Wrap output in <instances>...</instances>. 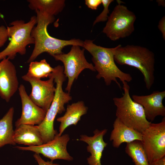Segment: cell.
Returning <instances> with one entry per match:
<instances>
[{
  "label": "cell",
  "mask_w": 165,
  "mask_h": 165,
  "mask_svg": "<svg viewBox=\"0 0 165 165\" xmlns=\"http://www.w3.org/2000/svg\"><path fill=\"white\" fill-rule=\"evenodd\" d=\"M36 13L37 23L32 30L31 35L35 40V46L32 53L27 61H34L42 53L46 52L53 56L63 53L62 50L66 46L76 45L83 47V41L78 39L62 40L52 37L47 31L48 25L54 20V17L45 15L38 10Z\"/></svg>",
  "instance_id": "6da1fadb"
},
{
  "label": "cell",
  "mask_w": 165,
  "mask_h": 165,
  "mask_svg": "<svg viewBox=\"0 0 165 165\" xmlns=\"http://www.w3.org/2000/svg\"><path fill=\"white\" fill-rule=\"evenodd\" d=\"M82 47L92 56L94 68L98 72L96 78L98 79L103 78L106 85L109 86L112 81H114L121 89V86L117 78L122 82H130L132 80L130 74L123 72L116 64L114 59L116 47H104L96 45L93 40L86 39L83 41Z\"/></svg>",
  "instance_id": "7a4b0ae2"
},
{
  "label": "cell",
  "mask_w": 165,
  "mask_h": 165,
  "mask_svg": "<svg viewBox=\"0 0 165 165\" xmlns=\"http://www.w3.org/2000/svg\"><path fill=\"white\" fill-rule=\"evenodd\" d=\"M114 59L120 65L131 66L140 70L144 76L146 89H150L155 80V57L152 52L139 46L119 45L116 46Z\"/></svg>",
  "instance_id": "3957f363"
},
{
  "label": "cell",
  "mask_w": 165,
  "mask_h": 165,
  "mask_svg": "<svg viewBox=\"0 0 165 165\" xmlns=\"http://www.w3.org/2000/svg\"><path fill=\"white\" fill-rule=\"evenodd\" d=\"M54 68L52 73L56 84L54 97L44 120L38 125L43 144L53 140L58 134L54 128L55 118L57 114L65 111L64 105L72 99L69 93L65 92L62 89L63 82L66 78L63 73V66L58 65Z\"/></svg>",
  "instance_id": "277c9868"
},
{
  "label": "cell",
  "mask_w": 165,
  "mask_h": 165,
  "mask_svg": "<svg viewBox=\"0 0 165 165\" xmlns=\"http://www.w3.org/2000/svg\"><path fill=\"white\" fill-rule=\"evenodd\" d=\"M122 83L124 90L123 96L113 99L116 108V118L126 126L141 133L151 122L146 119L142 106L131 98L127 82Z\"/></svg>",
  "instance_id": "5b68a950"
},
{
  "label": "cell",
  "mask_w": 165,
  "mask_h": 165,
  "mask_svg": "<svg viewBox=\"0 0 165 165\" xmlns=\"http://www.w3.org/2000/svg\"><path fill=\"white\" fill-rule=\"evenodd\" d=\"M37 23L36 16H33L26 23L23 20H17L10 23V26L7 28L10 40L7 47L0 52V61L6 58L13 60L17 53L26 54L27 46L35 43L31 33Z\"/></svg>",
  "instance_id": "8992f818"
},
{
  "label": "cell",
  "mask_w": 165,
  "mask_h": 165,
  "mask_svg": "<svg viewBox=\"0 0 165 165\" xmlns=\"http://www.w3.org/2000/svg\"><path fill=\"white\" fill-rule=\"evenodd\" d=\"M136 19L133 12L125 6L119 3L108 16L102 32L113 41L126 38L134 31Z\"/></svg>",
  "instance_id": "52a82bcc"
},
{
  "label": "cell",
  "mask_w": 165,
  "mask_h": 165,
  "mask_svg": "<svg viewBox=\"0 0 165 165\" xmlns=\"http://www.w3.org/2000/svg\"><path fill=\"white\" fill-rule=\"evenodd\" d=\"M73 45L67 53H63L52 57L56 61H60L64 64L63 73L68 78V82L65 90L69 93L75 80H76L81 72L85 69L96 71L94 66L86 60L84 54V49Z\"/></svg>",
  "instance_id": "ba28073f"
},
{
  "label": "cell",
  "mask_w": 165,
  "mask_h": 165,
  "mask_svg": "<svg viewBox=\"0 0 165 165\" xmlns=\"http://www.w3.org/2000/svg\"><path fill=\"white\" fill-rule=\"evenodd\" d=\"M141 141L149 163L165 156V117L151 123L142 133Z\"/></svg>",
  "instance_id": "9c48e42d"
},
{
  "label": "cell",
  "mask_w": 165,
  "mask_h": 165,
  "mask_svg": "<svg viewBox=\"0 0 165 165\" xmlns=\"http://www.w3.org/2000/svg\"><path fill=\"white\" fill-rule=\"evenodd\" d=\"M49 79L45 81L29 76L27 74L22 78L29 82L31 86V91L29 95L31 100L37 105L46 112L54 97L56 87L54 79L52 73Z\"/></svg>",
  "instance_id": "30bf717a"
},
{
  "label": "cell",
  "mask_w": 165,
  "mask_h": 165,
  "mask_svg": "<svg viewBox=\"0 0 165 165\" xmlns=\"http://www.w3.org/2000/svg\"><path fill=\"white\" fill-rule=\"evenodd\" d=\"M70 140L69 135L64 134L59 136L57 134L50 141L38 146L21 147L16 146L19 150L29 151L43 155L53 161L57 159L72 161L73 158L68 152L67 146Z\"/></svg>",
  "instance_id": "8fae6325"
},
{
  "label": "cell",
  "mask_w": 165,
  "mask_h": 165,
  "mask_svg": "<svg viewBox=\"0 0 165 165\" xmlns=\"http://www.w3.org/2000/svg\"><path fill=\"white\" fill-rule=\"evenodd\" d=\"M18 90L22 103V111L20 117L15 123L16 127L22 124L39 125L44 120L46 112L31 100L23 84L19 86Z\"/></svg>",
  "instance_id": "7c38bea8"
},
{
  "label": "cell",
  "mask_w": 165,
  "mask_h": 165,
  "mask_svg": "<svg viewBox=\"0 0 165 165\" xmlns=\"http://www.w3.org/2000/svg\"><path fill=\"white\" fill-rule=\"evenodd\" d=\"M19 81L14 64L8 58L0 62V97L7 102L18 90Z\"/></svg>",
  "instance_id": "4fadbf2b"
},
{
  "label": "cell",
  "mask_w": 165,
  "mask_h": 165,
  "mask_svg": "<svg viewBox=\"0 0 165 165\" xmlns=\"http://www.w3.org/2000/svg\"><path fill=\"white\" fill-rule=\"evenodd\" d=\"M165 97V91H153L146 95L132 96V100L143 107L146 119L149 121H153L158 116H165V107L163 100Z\"/></svg>",
  "instance_id": "5bb4252c"
},
{
  "label": "cell",
  "mask_w": 165,
  "mask_h": 165,
  "mask_svg": "<svg viewBox=\"0 0 165 165\" xmlns=\"http://www.w3.org/2000/svg\"><path fill=\"white\" fill-rule=\"evenodd\" d=\"M107 131V129L101 130L97 129L94 131L93 136L82 135L80 138L78 139L88 145L87 150L91 154V155L87 159L89 165H101V159L103 152L108 145L104 141L103 137Z\"/></svg>",
  "instance_id": "9a60e30c"
},
{
  "label": "cell",
  "mask_w": 165,
  "mask_h": 165,
  "mask_svg": "<svg viewBox=\"0 0 165 165\" xmlns=\"http://www.w3.org/2000/svg\"><path fill=\"white\" fill-rule=\"evenodd\" d=\"M15 143L28 146H38L43 144L38 125L22 124L16 127L14 131Z\"/></svg>",
  "instance_id": "2e32d148"
},
{
  "label": "cell",
  "mask_w": 165,
  "mask_h": 165,
  "mask_svg": "<svg viewBox=\"0 0 165 165\" xmlns=\"http://www.w3.org/2000/svg\"><path fill=\"white\" fill-rule=\"evenodd\" d=\"M113 129L111 132L110 140L113 147L118 148L124 142L129 143L135 140L141 141L142 134L124 124L117 118L114 121Z\"/></svg>",
  "instance_id": "e0dca14e"
},
{
  "label": "cell",
  "mask_w": 165,
  "mask_h": 165,
  "mask_svg": "<svg viewBox=\"0 0 165 165\" xmlns=\"http://www.w3.org/2000/svg\"><path fill=\"white\" fill-rule=\"evenodd\" d=\"M87 110V107L82 101L68 105L64 114L57 119L60 123L58 135L61 136L65 130L69 126L76 125L80 120L81 117L86 114Z\"/></svg>",
  "instance_id": "ac0fdd59"
},
{
  "label": "cell",
  "mask_w": 165,
  "mask_h": 165,
  "mask_svg": "<svg viewBox=\"0 0 165 165\" xmlns=\"http://www.w3.org/2000/svg\"><path fill=\"white\" fill-rule=\"evenodd\" d=\"M28 7L47 16L54 17L65 6L64 0H28Z\"/></svg>",
  "instance_id": "d6986e66"
},
{
  "label": "cell",
  "mask_w": 165,
  "mask_h": 165,
  "mask_svg": "<svg viewBox=\"0 0 165 165\" xmlns=\"http://www.w3.org/2000/svg\"><path fill=\"white\" fill-rule=\"evenodd\" d=\"M14 113V108L11 107L0 119V148L7 144H16L13 139L14 130L13 121Z\"/></svg>",
  "instance_id": "ffe728a7"
},
{
  "label": "cell",
  "mask_w": 165,
  "mask_h": 165,
  "mask_svg": "<svg viewBox=\"0 0 165 165\" xmlns=\"http://www.w3.org/2000/svg\"><path fill=\"white\" fill-rule=\"evenodd\" d=\"M125 151L135 165H149L141 141L135 140L127 143Z\"/></svg>",
  "instance_id": "44dd1931"
},
{
  "label": "cell",
  "mask_w": 165,
  "mask_h": 165,
  "mask_svg": "<svg viewBox=\"0 0 165 165\" xmlns=\"http://www.w3.org/2000/svg\"><path fill=\"white\" fill-rule=\"evenodd\" d=\"M54 69L46 60L43 59L39 61H33L30 63L27 74L31 77L41 79L49 77Z\"/></svg>",
  "instance_id": "7402d4cb"
},
{
  "label": "cell",
  "mask_w": 165,
  "mask_h": 165,
  "mask_svg": "<svg viewBox=\"0 0 165 165\" xmlns=\"http://www.w3.org/2000/svg\"><path fill=\"white\" fill-rule=\"evenodd\" d=\"M103 6V9L101 13L96 18L93 23V26L97 23L107 21L109 13V6L110 4L114 1L113 0H101Z\"/></svg>",
  "instance_id": "603a6c76"
},
{
  "label": "cell",
  "mask_w": 165,
  "mask_h": 165,
  "mask_svg": "<svg viewBox=\"0 0 165 165\" xmlns=\"http://www.w3.org/2000/svg\"><path fill=\"white\" fill-rule=\"evenodd\" d=\"M8 38L7 28L4 25H0V48L4 45Z\"/></svg>",
  "instance_id": "cb8c5ba5"
},
{
  "label": "cell",
  "mask_w": 165,
  "mask_h": 165,
  "mask_svg": "<svg viewBox=\"0 0 165 165\" xmlns=\"http://www.w3.org/2000/svg\"><path fill=\"white\" fill-rule=\"evenodd\" d=\"M33 157L38 165H59L58 163H53V161H45L39 154L35 153L33 155Z\"/></svg>",
  "instance_id": "d4e9b609"
},
{
  "label": "cell",
  "mask_w": 165,
  "mask_h": 165,
  "mask_svg": "<svg viewBox=\"0 0 165 165\" xmlns=\"http://www.w3.org/2000/svg\"><path fill=\"white\" fill-rule=\"evenodd\" d=\"M85 3L89 8L96 10L102 3L101 0H86Z\"/></svg>",
  "instance_id": "484cf974"
},
{
  "label": "cell",
  "mask_w": 165,
  "mask_h": 165,
  "mask_svg": "<svg viewBox=\"0 0 165 165\" xmlns=\"http://www.w3.org/2000/svg\"><path fill=\"white\" fill-rule=\"evenodd\" d=\"M158 27L161 33L163 40H165V16H164L159 21Z\"/></svg>",
  "instance_id": "4316f807"
},
{
  "label": "cell",
  "mask_w": 165,
  "mask_h": 165,
  "mask_svg": "<svg viewBox=\"0 0 165 165\" xmlns=\"http://www.w3.org/2000/svg\"><path fill=\"white\" fill-rule=\"evenodd\" d=\"M149 165H165V156L149 163Z\"/></svg>",
  "instance_id": "83f0119b"
},
{
  "label": "cell",
  "mask_w": 165,
  "mask_h": 165,
  "mask_svg": "<svg viewBox=\"0 0 165 165\" xmlns=\"http://www.w3.org/2000/svg\"><path fill=\"white\" fill-rule=\"evenodd\" d=\"M158 6H161L163 7L165 6V1L163 0H157L156 1Z\"/></svg>",
  "instance_id": "f1b7e54d"
}]
</instances>
